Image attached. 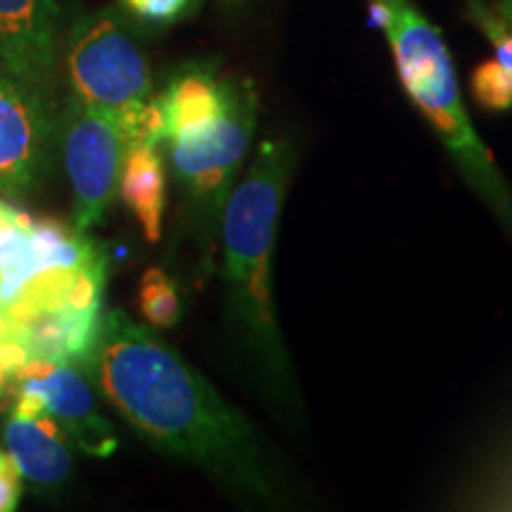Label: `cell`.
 Instances as JSON below:
<instances>
[{"instance_id": "5", "label": "cell", "mask_w": 512, "mask_h": 512, "mask_svg": "<svg viewBox=\"0 0 512 512\" xmlns=\"http://www.w3.org/2000/svg\"><path fill=\"white\" fill-rule=\"evenodd\" d=\"M256 131V93L249 81H230L226 110L195 136L169 140V159L188 200L221 228L226 202L238 185Z\"/></svg>"}, {"instance_id": "10", "label": "cell", "mask_w": 512, "mask_h": 512, "mask_svg": "<svg viewBox=\"0 0 512 512\" xmlns=\"http://www.w3.org/2000/svg\"><path fill=\"white\" fill-rule=\"evenodd\" d=\"M5 446L19 475L31 484L53 489L62 486L72 475L74 458L69 437L48 413L38 418L12 415L5 427Z\"/></svg>"}, {"instance_id": "19", "label": "cell", "mask_w": 512, "mask_h": 512, "mask_svg": "<svg viewBox=\"0 0 512 512\" xmlns=\"http://www.w3.org/2000/svg\"><path fill=\"white\" fill-rule=\"evenodd\" d=\"M498 15H501L512 29V0H501V3H498Z\"/></svg>"}, {"instance_id": "21", "label": "cell", "mask_w": 512, "mask_h": 512, "mask_svg": "<svg viewBox=\"0 0 512 512\" xmlns=\"http://www.w3.org/2000/svg\"><path fill=\"white\" fill-rule=\"evenodd\" d=\"M0 458H3V453H0Z\"/></svg>"}, {"instance_id": "6", "label": "cell", "mask_w": 512, "mask_h": 512, "mask_svg": "<svg viewBox=\"0 0 512 512\" xmlns=\"http://www.w3.org/2000/svg\"><path fill=\"white\" fill-rule=\"evenodd\" d=\"M62 157L74 192V228L86 233L102 221L119 188L126 140L112 112L81 100L62 117Z\"/></svg>"}, {"instance_id": "15", "label": "cell", "mask_w": 512, "mask_h": 512, "mask_svg": "<svg viewBox=\"0 0 512 512\" xmlns=\"http://www.w3.org/2000/svg\"><path fill=\"white\" fill-rule=\"evenodd\" d=\"M470 17L491 41L496 60L512 72V29L508 22L498 15V10H491L484 0H470Z\"/></svg>"}, {"instance_id": "12", "label": "cell", "mask_w": 512, "mask_h": 512, "mask_svg": "<svg viewBox=\"0 0 512 512\" xmlns=\"http://www.w3.org/2000/svg\"><path fill=\"white\" fill-rule=\"evenodd\" d=\"M119 195L150 242L162 238L166 207V169L157 145L133 143L126 147L119 174Z\"/></svg>"}, {"instance_id": "2", "label": "cell", "mask_w": 512, "mask_h": 512, "mask_svg": "<svg viewBox=\"0 0 512 512\" xmlns=\"http://www.w3.org/2000/svg\"><path fill=\"white\" fill-rule=\"evenodd\" d=\"M292 166V145L266 138L230 192L219 228L223 294L233 332L266 392L283 406L292 403L294 380L275 306L273 261Z\"/></svg>"}, {"instance_id": "18", "label": "cell", "mask_w": 512, "mask_h": 512, "mask_svg": "<svg viewBox=\"0 0 512 512\" xmlns=\"http://www.w3.org/2000/svg\"><path fill=\"white\" fill-rule=\"evenodd\" d=\"M22 496V475L10 456L0 458V512H12Z\"/></svg>"}, {"instance_id": "17", "label": "cell", "mask_w": 512, "mask_h": 512, "mask_svg": "<svg viewBox=\"0 0 512 512\" xmlns=\"http://www.w3.org/2000/svg\"><path fill=\"white\" fill-rule=\"evenodd\" d=\"M133 15L152 24H169L190 10L192 0H121Z\"/></svg>"}, {"instance_id": "8", "label": "cell", "mask_w": 512, "mask_h": 512, "mask_svg": "<svg viewBox=\"0 0 512 512\" xmlns=\"http://www.w3.org/2000/svg\"><path fill=\"white\" fill-rule=\"evenodd\" d=\"M50 119L36 86L0 67V192L19 195L46 166Z\"/></svg>"}, {"instance_id": "1", "label": "cell", "mask_w": 512, "mask_h": 512, "mask_svg": "<svg viewBox=\"0 0 512 512\" xmlns=\"http://www.w3.org/2000/svg\"><path fill=\"white\" fill-rule=\"evenodd\" d=\"M81 370L152 446L200 467L235 498L264 505L290 498L285 467L254 422L121 309L102 313Z\"/></svg>"}, {"instance_id": "7", "label": "cell", "mask_w": 512, "mask_h": 512, "mask_svg": "<svg viewBox=\"0 0 512 512\" xmlns=\"http://www.w3.org/2000/svg\"><path fill=\"white\" fill-rule=\"evenodd\" d=\"M12 387L34 389L46 399V413L57 420L79 451L91 458H110L119 448L110 420L98 411L93 382L72 363L29 361Z\"/></svg>"}, {"instance_id": "4", "label": "cell", "mask_w": 512, "mask_h": 512, "mask_svg": "<svg viewBox=\"0 0 512 512\" xmlns=\"http://www.w3.org/2000/svg\"><path fill=\"white\" fill-rule=\"evenodd\" d=\"M67 74L76 100L117 117L126 147L162 143V114L152 98L150 67L117 17L95 15L74 29Z\"/></svg>"}, {"instance_id": "13", "label": "cell", "mask_w": 512, "mask_h": 512, "mask_svg": "<svg viewBox=\"0 0 512 512\" xmlns=\"http://www.w3.org/2000/svg\"><path fill=\"white\" fill-rule=\"evenodd\" d=\"M138 309L152 328L171 330L181 320V294L164 268H147L138 287Z\"/></svg>"}, {"instance_id": "16", "label": "cell", "mask_w": 512, "mask_h": 512, "mask_svg": "<svg viewBox=\"0 0 512 512\" xmlns=\"http://www.w3.org/2000/svg\"><path fill=\"white\" fill-rule=\"evenodd\" d=\"M31 221L34 219L15 204L0 200V268L27 245Z\"/></svg>"}, {"instance_id": "3", "label": "cell", "mask_w": 512, "mask_h": 512, "mask_svg": "<svg viewBox=\"0 0 512 512\" xmlns=\"http://www.w3.org/2000/svg\"><path fill=\"white\" fill-rule=\"evenodd\" d=\"M384 3L389 8L384 34L392 46L403 91L437 133L465 183L494 211L512 238V188L472 126L444 36L415 8L413 0Z\"/></svg>"}, {"instance_id": "14", "label": "cell", "mask_w": 512, "mask_h": 512, "mask_svg": "<svg viewBox=\"0 0 512 512\" xmlns=\"http://www.w3.org/2000/svg\"><path fill=\"white\" fill-rule=\"evenodd\" d=\"M470 88L477 105L489 112L512 110V72L498 60L477 64L470 76Z\"/></svg>"}, {"instance_id": "20", "label": "cell", "mask_w": 512, "mask_h": 512, "mask_svg": "<svg viewBox=\"0 0 512 512\" xmlns=\"http://www.w3.org/2000/svg\"><path fill=\"white\" fill-rule=\"evenodd\" d=\"M5 332H8V325H5V320L0 318V339L5 337Z\"/></svg>"}, {"instance_id": "9", "label": "cell", "mask_w": 512, "mask_h": 512, "mask_svg": "<svg viewBox=\"0 0 512 512\" xmlns=\"http://www.w3.org/2000/svg\"><path fill=\"white\" fill-rule=\"evenodd\" d=\"M57 0H0V67L41 88L55 67Z\"/></svg>"}, {"instance_id": "11", "label": "cell", "mask_w": 512, "mask_h": 512, "mask_svg": "<svg viewBox=\"0 0 512 512\" xmlns=\"http://www.w3.org/2000/svg\"><path fill=\"white\" fill-rule=\"evenodd\" d=\"M228 91L230 81L216 79L209 69L192 67L178 74L157 98L164 126L162 143L195 136L209 128L226 110Z\"/></svg>"}]
</instances>
